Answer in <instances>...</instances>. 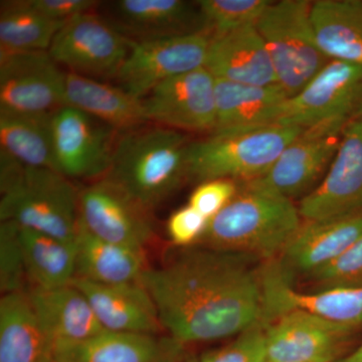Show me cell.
Listing matches in <instances>:
<instances>
[{
    "instance_id": "1",
    "label": "cell",
    "mask_w": 362,
    "mask_h": 362,
    "mask_svg": "<svg viewBox=\"0 0 362 362\" xmlns=\"http://www.w3.org/2000/svg\"><path fill=\"white\" fill-rule=\"evenodd\" d=\"M242 252L190 247L141 284L156 302L164 330L183 344L240 334L264 320L261 271ZM265 321V320H264Z\"/></svg>"
},
{
    "instance_id": "2",
    "label": "cell",
    "mask_w": 362,
    "mask_h": 362,
    "mask_svg": "<svg viewBox=\"0 0 362 362\" xmlns=\"http://www.w3.org/2000/svg\"><path fill=\"white\" fill-rule=\"evenodd\" d=\"M189 138L163 126L120 133L104 178L151 211L189 178Z\"/></svg>"
},
{
    "instance_id": "3",
    "label": "cell",
    "mask_w": 362,
    "mask_h": 362,
    "mask_svg": "<svg viewBox=\"0 0 362 362\" xmlns=\"http://www.w3.org/2000/svg\"><path fill=\"white\" fill-rule=\"evenodd\" d=\"M300 216L292 199L243 182L232 201L209 220L199 244L272 259L296 235Z\"/></svg>"
},
{
    "instance_id": "4",
    "label": "cell",
    "mask_w": 362,
    "mask_h": 362,
    "mask_svg": "<svg viewBox=\"0 0 362 362\" xmlns=\"http://www.w3.org/2000/svg\"><path fill=\"white\" fill-rule=\"evenodd\" d=\"M0 221L76 242L78 189L49 168H30L0 150Z\"/></svg>"
},
{
    "instance_id": "5",
    "label": "cell",
    "mask_w": 362,
    "mask_h": 362,
    "mask_svg": "<svg viewBox=\"0 0 362 362\" xmlns=\"http://www.w3.org/2000/svg\"><path fill=\"white\" fill-rule=\"evenodd\" d=\"M303 129L274 124L237 132L211 133L206 139L190 143L189 178L199 182L221 178L243 182L257 180Z\"/></svg>"
},
{
    "instance_id": "6",
    "label": "cell",
    "mask_w": 362,
    "mask_h": 362,
    "mask_svg": "<svg viewBox=\"0 0 362 362\" xmlns=\"http://www.w3.org/2000/svg\"><path fill=\"white\" fill-rule=\"evenodd\" d=\"M312 2H272L257 21L265 42L278 85L288 98L295 96L330 59L317 42L311 18Z\"/></svg>"
},
{
    "instance_id": "7",
    "label": "cell",
    "mask_w": 362,
    "mask_h": 362,
    "mask_svg": "<svg viewBox=\"0 0 362 362\" xmlns=\"http://www.w3.org/2000/svg\"><path fill=\"white\" fill-rule=\"evenodd\" d=\"M132 44L106 18L90 11L66 21L49 52L71 73L99 80L117 77Z\"/></svg>"
},
{
    "instance_id": "8",
    "label": "cell",
    "mask_w": 362,
    "mask_h": 362,
    "mask_svg": "<svg viewBox=\"0 0 362 362\" xmlns=\"http://www.w3.org/2000/svg\"><path fill=\"white\" fill-rule=\"evenodd\" d=\"M349 121L332 119L304 128L265 175L247 183L289 199L308 194L327 173Z\"/></svg>"
},
{
    "instance_id": "9",
    "label": "cell",
    "mask_w": 362,
    "mask_h": 362,
    "mask_svg": "<svg viewBox=\"0 0 362 362\" xmlns=\"http://www.w3.org/2000/svg\"><path fill=\"white\" fill-rule=\"evenodd\" d=\"M52 145L58 173L69 180H102L111 168L120 132L71 106L52 115Z\"/></svg>"
},
{
    "instance_id": "10",
    "label": "cell",
    "mask_w": 362,
    "mask_h": 362,
    "mask_svg": "<svg viewBox=\"0 0 362 362\" xmlns=\"http://www.w3.org/2000/svg\"><path fill=\"white\" fill-rule=\"evenodd\" d=\"M211 35L209 30L148 42H133L117 75L119 87L142 99L157 85L206 65Z\"/></svg>"
},
{
    "instance_id": "11",
    "label": "cell",
    "mask_w": 362,
    "mask_h": 362,
    "mask_svg": "<svg viewBox=\"0 0 362 362\" xmlns=\"http://www.w3.org/2000/svg\"><path fill=\"white\" fill-rule=\"evenodd\" d=\"M362 111V66L330 61L295 96L288 98L276 124L306 128Z\"/></svg>"
},
{
    "instance_id": "12",
    "label": "cell",
    "mask_w": 362,
    "mask_h": 362,
    "mask_svg": "<svg viewBox=\"0 0 362 362\" xmlns=\"http://www.w3.org/2000/svg\"><path fill=\"white\" fill-rule=\"evenodd\" d=\"M78 221L99 239L144 251L153 239L150 211L107 178L78 189Z\"/></svg>"
},
{
    "instance_id": "13",
    "label": "cell",
    "mask_w": 362,
    "mask_h": 362,
    "mask_svg": "<svg viewBox=\"0 0 362 362\" xmlns=\"http://www.w3.org/2000/svg\"><path fill=\"white\" fill-rule=\"evenodd\" d=\"M141 101L148 122L180 132L216 130V78L204 66L164 81Z\"/></svg>"
},
{
    "instance_id": "14",
    "label": "cell",
    "mask_w": 362,
    "mask_h": 362,
    "mask_svg": "<svg viewBox=\"0 0 362 362\" xmlns=\"http://www.w3.org/2000/svg\"><path fill=\"white\" fill-rule=\"evenodd\" d=\"M306 221L331 220L362 211V111L350 119L327 173L300 202Z\"/></svg>"
},
{
    "instance_id": "15",
    "label": "cell",
    "mask_w": 362,
    "mask_h": 362,
    "mask_svg": "<svg viewBox=\"0 0 362 362\" xmlns=\"http://www.w3.org/2000/svg\"><path fill=\"white\" fill-rule=\"evenodd\" d=\"M66 76L49 51L0 54V109L54 113L65 106Z\"/></svg>"
},
{
    "instance_id": "16",
    "label": "cell",
    "mask_w": 362,
    "mask_h": 362,
    "mask_svg": "<svg viewBox=\"0 0 362 362\" xmlns=\"http://www.w3.org/2000/svg\"><path fill=\"white\" fill-rule=\"evenodd\" d=\"M354 331L303 310L281 314L267 327L269 362H334Z\"/></svg>"
},
{
    "instance_id": "17",
    "label": "cell",
    "mask_w": 362,
    "mask_h": 362,
    "mask_svg": "<svg viewBox=\"0 0 362 362\" xmlns=\"http://www.w3.org/2000/svg\"><path fill=\"white\" fill-rule=\"evenodd\" d=\"M261 279L267 322L286 312L303 310L352 331L362 327V286L300 292L280 275L274 262L262 269Z\"/></svg>"
},
{
    "instance_id": "18",
    "label": "cell",
    "mask_w": 362,
    "mask_h": 362,
    "mask_svg": "<svg viewBox=\"0 0 362 362\" xmlns=\"http://www.w3.org/2000/svg\"><path fill=\"white\" fill-rule=\"evenodd\" d=\"M362 235V211L331 220L306 221L273 261L280 275L294 284L334 261Z\"/></svg>"
},
{
    "instance_id": "19",
    "label": "cell",
    "mask_w": 362,
    "mask_h": 362,
    "mask_svg": "<svg viewBox=\"0 0 362 362\" xmlns=\"http://www.w3.org/2000/svg\"><path fill=\"white\" fill-rule=\"evenodd\" d=\"M185 344L170 335L103 332L78 342H57L54 362H181Z\"/></svg>"
},
{
    "instance_id": "20",
    "label": "cell",
    "mask_w": 362,
    "mask_h": 362,
    "mask_svg": "<svg viewBox=\"0 0 362 362\" xmlns=\"http://www.w3.org/2000/svg\"><path fill=\"white\" fill-rule=\"evenodd\" d=\"M195 6L182 0H120L107 21L133 42L168 39L206 30Z\"/></svg>"
},
{
    "instance_id": "21",
    "label": "cell",
    "mask_w": 362,
    "mask_h": 362,
    "mask_svg": "<svg viewBox=\"0 0 362 362\" xmlns=\"http://www.w3.org/2000/svg\"><path fill=\"white\" fill-rule=\"evenodd\" d=\"M71 284L87 298L105 330L154 335L165 331L156 302L141 282L106 285L75 278Z\"/></svg>"
},
{
    "instance_id": "22",
    "label": "cell",
    "mask_w": 362,
    "mask_h": 362,
    "mask_svg": "<svg viewBox=\"0 0 362 362\" xmlns=\"http://www.w3.org/2000/svg\"><path fill=\"white\" fill-rule=\"evenodd\" d=\"M204 68L216 78L252 86L278 84L265 42L256 25L213 35Z\"/></svg>"
},
{
    "instance_id": "23",
    "label": "cell",
    "mask_w": 362,
    "mask_h": 362,
    "mask_svg": "<svg viewBox=\"0 0 362 362\" xmlns=\"http://www.w3.org/2000/svg\"><path fill=\"white\" fill-rule=\"evenodd\" d=\"M287 99L278 84L252 86L216 78V127L213 133L274 125Z\"/></svg>"
},
{
    "instance_id": "24",
    "label": "cell",
    "mask_w": 362,
    "mask_h": 362,
    "mask_svg": "<svg viewBox=\"0 0 362 362\" xmlns=\"http://www.w3.org/2000/svg\"><path fill=\"white\" fill-rule=\"evenodd\" d=\"M33 309L45 332L57 342H78L103 332L87 298L75 286L28 288Z\"/></svg>"
},
{
    "instance_id": "25",
    "label": "cell",
    "mask_w": 362,
    "mask_h": 362,
    "mask_svg": "<svg viewBox=\"0 0 362 362\" xmlns=\"http://www.w3.org/2000/svg\"><path fill=\"white\" fill-rule=\"evenodd\" d=\"M54 342L33 309L28 292L0 300V362H54Z\"/></svg>"
},
{
    "instance_id": "26",
    "label": "cell",
    "mask_w": 362,
    "mask_h": 362,
    "mask_svg": "<svg viewBox=\"0 0 362 362\" xmlns=\"http://www.w3.org/2000/svg\"><path fill=\"white\" fill-rule=\"evenodd\" d=\"M65 105L108 124L120 133L148 122L141 99L133 97L120 87L71 71L66 76Z\"/></svg>"
},
{
    "instance_id": "27",
    "label": "cell",
    "mask_w": 362,
    "mask_h": 362,
    "mask_svg": "<svg viewBox=\"0 0 362 362\" xmlns=\"http://www.w3.org/2000/svg\"><path fill=\"white\" fill-rule=\"evenodd\" d=\"M75 278L98 284L138 283L147 270L144 251L99 239L78 221Z\"/></svg>"
},
{
    "instance_id": "28",
    "label": "cell",
    "mask_w": 362,
    "mask_h": 362,
    "mask_svg": "<svg viewBox=\"0 0 362 362\" xmlns=\"http://www.w3.org/2000/svg\"><path fill=\"white\" fill-rule=\"evenodd\" d=\"M317 42L330 61L362 66V0L312 2Z\"/></svg>"
},
{
    "instance_id": "29",
    "label": "cell",
    "mask_w": 362,
    "mask_h": 362,
    "mask_svg": "<svg viewBox=\"0 0 362 362\" xmlns=\"http://www.w3.org/2000/svg\"><path fill=\"white\" fill-rule=\"evenodd\" d=\"M28 288L54 289L71 285L77 265V242L57 239L20 226Z\"/></svg>"
},
{
    "instance_id": "30",
    "label": "cell",
    "mask_w": 362,
    "mask_h": 362,
    "mask_svg": "<svg viewBox=\"0 0 362 362\" xmlns=\"http://www.w3.org/2000/svg\"><path fill=\"white\" fill-rule=\"evenodd\" d=\"M52 115L0 109V150L23 165L58 171L52 145Z\"/></svg>"
},
{
    "instance_id": "31",
    "label": "cell",
    "mask_w": 362,
    "mask_h": 362,
    "mask_svg": "<svg viewBox=\"0 0 362 362\" xmlns=\"http://www.w3.org/2000/svg\"><path fill=\"white\" fill-rule=\"evenodd\" d=\"M66 23L45 16L33 0H4L0 4V54L49 51Z\"/></svg>"
},
{
    "instance_id": "32",
    "label": "cell",
    "mask_w": 362,
    "mask_h": 362,
    "mask_svg": "<svg viewBox=\"0 0 362 362\" xmlns=\"http://www.w3.org/2000/svg\"><path fill=\"white\" fill-rule=\"evenodd\" d=\"M206 30L213 35L256 25L272 1L268 0H201L197 2Z\"/></svg>"
},
{
    "instance_id": "33",
    "label": "cell",
    "mask_w": 362,
    "mask_h": 362,
    "mask_svg": "<svg viewBox=\"0 0 362 362\" xmlns=\"http://www.w3.org/2000/svg\"><path fill=\"white\" fill-rule=\"evenodd\" d=\"M304 279L314 292L335 288L361 287L362 235L334 261Z\"/></svg>"
},
{
    "instance_id": "34",
    "label": "cell",
    "mask_w": 362,
    "mask_h": 362,
    "mask_svg": "<svg viewBox=\"0 0 362 362\" xmlns=\"http://www.w3.org/2000/svg\"><path fill=\"white\" fill-rule=\"evenodd\" d=\"M0 289L2 295L28 289L20 226L13 221L0 223Z\"/></svg>"
},
{
    "instance_id": "35",
    "label": "cell",
    "mask_w": 362,
    "mask_h": 362,
    "mask_svg": "<svg viewBox=\"0 0 362 362\" xmlns=\"http://www.w3.org/2000/svg\"><path fill=\"white\" fill-rule=\"evenodd\" d=\"M259 321L243 331L230 344L209 350L199 357V362H267V327Z\"/></svg>"
},
{
    "instance_id": "36",
    "label": "cell",
    "mask_w": 362,
    "mask_h": 362,
    "mask_svg": "<svg viewBox=\"0 0 362 362\" xmlns=\"http://www.w3.org/2000/svg\"><path fill=\"white\" fill-rule=\"evenodd\" d=\"M239 185L233 180H213L201 182L190 194V206L211 220L228 204L237 192Z\"/></svg>"
},
{
    "instance_id": "37",
    "label": "cell",
    "mask_w": 362,
    "mask_h": 362,
    "mask_svg": "<svg viewBox=\"0 0 362 362\" xmlns=\"http://www.w3.org/2000/svg\"><path fill=\"white\" fill-rule=\"evenodd\" d=\"M209 220L197 209L187 206L177 209L168 221V233L173 245L189 247L199 244L209 226Z\"/></svg>"
},
{
    "instance_id": "38",
    "label": "cell",
    "mask_w": 362,
    "mask_h": 362,
    "mask_svg": "<svg viewBox=\"0 0 362 362\" xmlns=\"http://www.w3.org/2000/svg\"><path fill=\"white\" fill-rule=\"evenodd\" d=\"M33 4L52 20L68 21L78 14L93 11L100 2L94 0H33Z\"/></svg>"
},
{
    "instance_id": "39",
    "label": "cell",
    "mask_w": 362,
    "mask_h": 362,
    "mask_svg": "<svg viewBox=\"0 0 362 362\" xmlns=\"http://www.w3.org/2000/svg\"><path fill=\"white\" fill-rule=\"evenodd\" d=\"M342 362H362V343L358 349L354 350V351Z\"/></svg>"
},
{
    "instance_id": "40",
    "label": "cell",
    "mask_w": 362,
    "mask_h": 362,
    "mask_svg": "<svg viewBox=\"0 0 362 362\" xmlns=\"http://www.w3.org/2000/svg\"><path fill=\"white\" fill-rule=\"evenodd\" d=\"M181 362H199V359L197 357L188 356L187 358L183 359Z\"/></svg>"
},
{
    "instance_id": "41",
    "label": "cell",
    "mask_w": 362,
    "mask_h": 362,
    "mask_svg": "<svg viewBox=\"0 0 362 362\" xmlns=\"http://www.w3.org/2000/svg\"><path fill=\"white\" fill-rule=\"evenodd\" d=\"M267 362H269V361H267Z\"/></svg>"
}]
</instances>
